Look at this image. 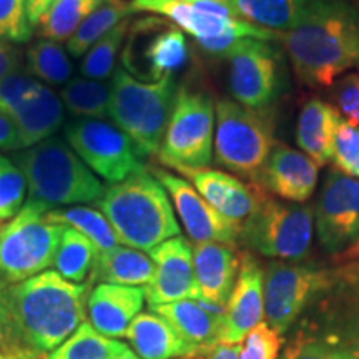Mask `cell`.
<instances>
[{"instance_id":"obj_36","label":"cell","mask_w":359,"mask_h":359,"mask_svg":"<svg viewBox=\"0 0 359 359\" xmlns=\"http://www.w3.org/2000/svg\"><path fill=\"white\" fill-rule=\"evenodd\" d=\"M132 19H125L118 25L114 27L109 34H105L98 42L87 52L82 60L80 72L90 80L110 79L115 74L116 55L122 50L125 39H127Z\"/></svg>"},{"instance_id":"obj_35","label":"cell","mask_w":359,"mask_h":359,"mask_svg":"<svg viewBox=\"0 0 359 359\" xmlns=\"http://www.w3.org/2000/svg\"><path fill=\"white\" fill-rule=\"evenodd\" d=\"M110 87L98 80L75 79L62 90V103L77 116L98 120L109 116Z\"/></svg>"},{"instance_id":"obj_23","label":"cell","mask_w":359,"mask_h":359,"mask_svg":"<svg viewBox=\"0 0 359 359\" xmlns=\"http://www.w3.org/2000/svg\"><path fill=\"white\" fill-rule=\"evenodd\" d=\"M143 304V288L98 283L90 291L87 302L88 323L97 333L107 338H125L130 323L142 313Z\"/></svg>"},{"instance_id":"obj_32","label":"cell","mask_w":359,"mask_h":359,"mask_svg":"<svg viewBox=\"0 0 359 359\" xmlns=\"http://www.w3.org/2000/svg\"><path fill=\"white\" fill-rule=\"evenodd\" d=\"M107 2L109 0H58L39 22L40 35L43 40H52L57 43L65 40L69 42L90 13L105 6Z\"/></svg>"},{"instance_id":"obj_4","label":"cell","mask_w":359,"mask_h":359,"mask_svg":"<svg viewBox=\"0 0 359 359\" xmlns=\"http://www.w3.org/2000/svg\"><path fill=\"white\" fill-rule=\"evenodd\" d=\"M15 165L24 173L29 200L50 208L64 205L97 203L105 187L69 143L48 138L15 155Z\"/></svg>"},{"instance_id":"obj_28","label":"cell","mask_w":359,"mask_h":359,"mask_svg":"<svg viewBox=\"0 0 359 359\" xmlns=\"http://www.w3.org/2000/svg\"><path fill=\"white\" fill-rule=\"evenodd\" d=\"M231 15L273 32L294 29L316 0H218Z\"/></svg>"},{"instance_id":"obj_33","label":"cell","mask_w":359,"mask_h":359,"mask_svg":"<svg viewBox=\"0 0 359 359\" xmlns=\"http://www.w3.org/2000/svg\"><path fill=\"white\" fill-rule=\"evenodd\" d=\"M133 13L137 12L133 11L130 2H107L105 6L97 8L82 22L77 32L72 35V39L67 42V50L74 57L83 55L103 35L109 34L120 22L130 19V15H133Z\"/></svg>"},{"instance_id":"obj_46","label":"cell","mask_w":359,"mask_h":359,"mask_svg":"<svg viewBox=\"0 0 359 359\" xmlns=\"http://www.w3.org/2000/svg\"><path fill=\"white\" fill-rule=\"evenodd\" d=\"M58 0H27V11L32 27H37L42 17L55 6Z\"/></svg>"},{"instance_id":"obj_21","label":"cell","mask_w":359,"mask_h":359,"mask_svg":"<svg viewBox=\"0 0 359 359\" xmlns=\"http://www.w3.org/2000/svg\"><path fill=\"white\" fill-rule=\"evenodd\" d=\"M320 167L306 154L276 142L264 165L259 187L269 196L291 203H306L316 191Z\"/></svg>"},{"instance_id":"obj_11","label":"cell","mask_w":359,"mask_h":359,"mask_svg":"<svg viewBox=\"0 0 359 359\" xmlns=\"http://www.w3.org/2000/svg\"><path fill=\"white\" fill-rule=\"evenodd\" d=\"M285 57L278 42L241 39L226 55L233 100L251 110H271L288 82Z\"/></svg>"},{"instance_id":"obj_25","label":"cell","mask_w":359,"mask_h":359,"mask_svg":"<svg viewBox=\"0 0 359 359\" xmlns=\"http://www.w3.org/2000/svg\"><path fill=\"white\" fill-rule=\"evenodd\" d=\"M341 120L333 103L323 98H309L303 103L296 122V143L318 167L331 163L334 151V135Z\"/></svg>"},{"instance_id":"obj_38","label":"cell","mask_w":359,"mask_h":359,"mask_svg":"<svg viewBox=\"0 0 359 359\" xmlns=\"http://www.w3.org/2000/svg\"><path fill=\"white\" fill-rule=\"evenodd\" d=\"M27 182L20 168L0 155V223L12 219L24 206Z\"/></svg>"},{"instance_id":"obj_50","label":"cell","mask_w":359,"mask_h":359,"mask_svg":"<svg viewBox=\"0 0 359 359\" xmlns=\"http://www.w3.org/2000/svg\"><path fill=\"white\" fill-rule=\"evenodd\" d=\"M114 359H140V358H138L137 354L132 351V348H128L127 344H125V346L122 348V351H120L118 354H115Z\"/></svg>"},{"instance_id":"obj_19","label":"cell","mask_w":359,"mask_h":359,"mask_svg":"<svg viewBox=\"0 0 359 359\" xmlns=\"http://www.w3.org/2000/svg\"><path fill=\"white\" fill-rule=\"evenodd\" d=\"M264 269L248 251L240 253V269L224 306L223 343L241 344L264 318Z\"/></svg>"},{"instance_id":"obj_20","label":"cell","mask_w":359,"mask_h":359,"mask_svg":"<svg viewBox=\"0 0 359 359\" xmlns=\"http://www.w3.org/2000/svg\"><path fill=\"white\" fill-rule=\"evenodd\" d=\"M173 170L188 180L218 213L238 224H243L258 208L259 201L268 195L263 188L248 185L228 172L187 167Z\"/></svg>"},{"instance_id":"obj_27","label":"cell","mask_w":359,"mask_h":359,"mask_svg":"<svg viewBox=\"0 0 359 359\" xmlns=\"http://www.w3.org/2000/svg\"><path fill=\"white\" fill-rule=\"evenodd\" d=\"M64 103L55 92L43 87L8 118L15 125V150H27L52 137L64 122Z\"/></svg>"},{"instance_id":"obj_31","label":"cell","mask_w":359,"mask_h":359,"mask_svg":"<svg viewBox=\"0 0 359 359\" xmlns=\"http://www.w3.org/2000/svg\"><path fill=\"white\" fill-rule=\"evenodd\" d=\"M98 250L82 233L64 226L53 266L55 271L72 283H87L95 266Z\"/></svg>"},{"instance_id":"obj_12","label":"cell","mask_w":359,"mask_h":359,"mask_svg":"<svg viewBox=\"0 0 359 359\" xmlns=\"http://www.w3.org/2000/svg\"><path fill=\"white\" fill-rule=\"evenodd\" d=\"M334 268L313 263L271 262L264 268V318L285 336L327 290Z\"/></svg>"},{"instance_id":"obj_9","label":"cell","mask_w":359,"mask_h":359,"mask_svg":"<svg viewBox=\"0 0 359 359\" xmlns=\"http://www.w3.org/2000/svg\"><path fill=\"white\" fill-rule=\"evenodd\" d=\"M331 285L294 326L308 331L341 359H359V263H334Z\"/></svg>"},{"instance_id":"obj_22","label":"cell","mask_w":359,"mask_h":359,"mask_svg":"<svg viewBox=\"0 0 359 359\" xmlns=\"http://www.w3.org/2000/svg\"><path fill=\"white\" fill-rule=\"evenodd\" d=\"M151 311L167 320L180 338L193 349L195 358H203L217 344L223 343L224 308L201 299L151 306Z\"/></svg>"},{"instance_id":"obj_6","label":"cell","mask_w":359,"mask_h":359,"mask_svg":"<svg viewBox=\"0 0 359 359\" xmlns=\"http://www.w3.org/2000/svg\"><path fill=\"white\" fill-rule=\"evenodd\" d=\"M175 77L145 83L122 67L110 85L109 116L132 140L140 155H158L177 98Z\"/></svg>"},{"instance_id":"obj_47","label":"cell","mask_w":359,"mask_h":359,"mask_svg":"<svg viewBox=\"0 0 359 359\" xmlns=\"http://www.w3.org/2000/svg\"><path fill=\"white\" fill-rule=\"evenodd\" d=\"M203 359H240V346L238 344L219 343Z\"/></svg>"},{"instance_id":"obj_30","label":"cell","mask_w":359,"mask_h":359,"mask_svg":"<svg viewBox=\"0 0 359 359\" xmlns=\"http://www.w3.org/2000/svg\"><path fill=\"white\" fill-rule=\"evenodd\" d=\"M47 219L82 233L95 245L98 253H105L118 246L114 228L100 210L80 205L70 206V208H52L47 212Z\"/></svg>"},{"instance_id":"obj_52","label":"cell","mask_w":359,"mask_h":359,"mask_svg":"<svg viewBox=\"0 0 359 359\" xmlns=\"http://www.w3.org/2000/svg\"><path fill=\"white\" fill-rule=\"evenodd\" d=\"M178 2H190V4H195V2H201V0H178Z\"/></svg>"},{"instance_id":"obj_29","label":"cell","mask_w":359,"mask_h":359,"mask_svg":"<svg viewBox=\"0 0 359 359\" xmlns=\"http://www.w3.org/2000/svg\"><path fill=\"white\" fill-rule=\"evenodd\" d=\"M154 275L155 263L148 255L130 246H115L114 250L98 253L88 283L90 285L109 283V285L143 288L150 285Z\"/></svg>"},{"instance_id":"obj_7","label":"cell","mask_w":359,"mask_h":359,"mask_svg":"<svg viewBox=\"0 0 359 359\" xmlns=\"http://www.w3.org/2000/svg\"><path fill=\"white\" fill-rule=\"evenodd\" d=\"M50 206L27 200L19 215L0 223V285L25 281L47 271L55 259L64 224L47 219Z\"/></svg>"},{"instance_id":"obj_37","label":"cell","mask_w":359,"mask_h":359,"mask_svg":"<svg viewBox=\"0 0 359 359\" xmlns=\"http://www.w3.org/2000/svg\"><path fill=\"white\" fill-rule=\"evenodd\" d=\"M29 72L45 82L60 85L72 75V62L64 48L52 40H39L27 50Z\"/></svg>"},{"instance_id":"obj_1","label":"cell","mask_w":359,"mask_h":359,"mask_svg":"<svg viewBox=\"0 0 359 359\" xmlns=\"http://www.w3.org/2000/svg\"><path fill=\"white\" fill-rule=\"evenodd\" d=\"M92 285L72 283L57 271H43L4 288V353L43 359L65 343L87 318Z\"/></svg>"},{"instance_id":"obj_14","label":"cell","mask_w":359,"mask_h":359,"mask_svg":"<svg viewBox=\"0 0 359 359\" xmlns=\"http://www.w3.org/2000/svg\"><path fill=\"white\" fill-rule=\"evenodd\" d=\"M130 4L135 12H148L170 20L196 42L240 39L278 42L280 34L238 19L218 0H201L195 4L178 0H130Z\"/></svg>"},{"instance_id":"obj_40","label":"cell","mask_w":359,"mask_h":359,"mask_svg":"<svg viewBox=\"0 0 359 359\" xmlns=\"http://www.w3.org/2000/svg\"><path fill=\"white\" fill-rule=\"evenodd\" d=\"M27 0H0V40L25 43L32 37Z\"/></svg>"},{"instance_id":"obj_51","label":"cell","mask_w":359,"mask_h":359,"mask_svg":"<svg viewBox=\"0 0 359 359\" xmlns=\"http://www.w3.org/2000/svg\"><path fill=\"white\" fill-rule=\"evenodd\" d=\"M0 359H24V358H19V356H15V354H11V353L0 351Z\"/></svg>"},{"instance_id":"obj_8","label":"cell","mask_w":359,"mask_h":359,"mask_svg":"<svg viewBox=\"0 0 359 359\" xmlns=\"http://www.w3.org/2000/svg\"><path fill=\"white\" fill-rule=\"evenodd\" d=\"M314 233V210L266 195L241 224L240 243L275 262H302L309 255Z\"/></svg>"},{"instance_id":"obj_44","label":"cell","mask_w":359,"mask_h":359,"mask_svg":"<svg viewBox=\"0 0 359 359\" xmlns=\"http://www.w3.org/2000/svg\"><path fill=\"white\" fill-rule=\"evenodd\" d=\"M17 67H19V52L7 42L0 40V80L13 74Z\"/></svg>"},{"instance_id":"obj_16","label":"cell","mask_w":359,"mask_h":359,"mask_svg":"<svg viewBox=\"0 0 359 359\" xmlns=\"http://www.w3.org/2000/svg\"><path fill=\"white\" fill-rule=\"evenodd\" d=\"M314 230L318 243L330 255H339L359 240V180L333 168L323 182Z\"/></svg>"},{"instance_id":"obj_54","label":"cell","mask_w":359,"mask_h":359,"mask_svg":"<svg viewBox=\"0 0 359 359\" xmlns=\"http://www.w3.org/2000/svg\"><path fill=\"white\" fill-rule=\"evenodd\" d=\"M356 2H358V4H359V0H356Z\"/></svg>"},{"instance_id":"obj_5","label":"cell","mask_w":359,"mask_h":359,"mask_svg":"<svg viewBox=\"0 0 359 359\" xmlns=\"http://www.w3.org/2000/svg\"><path fill=\"white\" fill-rule=\"evenodd\" d=\"M215 114V161L248 185L259 187L264 165L276 143L273 111L251 110L233 98H219Z\"/></svg>"},{"instance_id":"obj_10","label":"cell","mask_w":359,"mask_h":359,"mask_svg":"<svg viewBox=\"0 0 359 359\" xmlns=\"http://www.w3.org/2000/svg\"><path fill=\"white\" fill-rule=\"evenodd\" d=\"M215 103L203 90L182 87L161 142L158 158L168 168H208L213 160Z\"/></svg>"},{"instance_id":"obj_3","label":"cell","mask_w":359,"mask_h":359,"mask_svg":"<svg viewBox=\"0 0 359 359\" xmlns=\"http://www.w3.org/2000/svg\"><path fill=\"white\" fill-rule=\"evenodd\" d=\"M95 205L109 219L118 243L130 248L151 251L182 233L170 195L145 168L107 187Z\"/></svg>"},{"instance_id":"obj_45","label":"cell","mask_w":359,"mask_h":359,"mask_svg":"<svg viewBox=\"0 0 359 359\" xmlns=\"http://www.w3.org/2000/svg\"><path fill=\"white\" fill-rule=\"evenodd\" d=\"M17 147V130L15 125L7 115L0 114V148L4 150H15Z\"/></svg>"},{"instance_id":"obj_2","label":"cell","mask_w":359,"mask_h":359,"mask_svg":"<svg viewBox=\"0 0 359 359\" xmlns=\"http://www.w3.org/2000/svg\"><path fill=\"white\" fill-rule=\"evenodd\" d=\"M296 79L304 87L330 88L359 72V4L316 0L294 29L278 34Z\"/></svg>"},{"instance_id":"obj_24","label":"cell","mask_w":359,"mask_h":359,"mask_svg":"<svg viewBox=\"0 0 359 359\" xmlns=\"http://www.w3.org/2000/svg\"><path fill=\"white\" fill-rule=\"evenodd\" d=\"M193 266L201 302L226 306L240 269V251L224 243H195Z\"/></svg>"},{"instance_id":"obj_49","label":"cell","mask_w":359,"mask_h":359,"mask_svg":"<svg viewBox=\"0 0 359 359\" xmlns=\"http://www.w3.org/2000/svg\"><path fill=\"white\" fill-rule=\"evenodd\" d=\"M6 343V314H4V286L0 285V351Z\"/></svg>"},{"instance_id":"obj_41","label":"cell","mask_w":359,"mask_h":359,"mask_svg":"<svg viewBox=\"0 0 359 359\" xmlns=\"http://www.w3.org/2000/svg\"><path fill=\"white\" fill-rule=\"evenodd\" d=\"M285 343V336L273 330L266 321H262L241 343L240 359H280Z\"/></svg>"},{"instance_id":"obj_17","label":"cell","mask_w":359,"mask_h":359,"mask_svg":"<svg viewBox=\"0 0 359 359\" xmlns=\"http://www.w3.org/2000/svg\"><path fill=\"white\" fill-rule=\"evenodd\" d=\"M151 173L172 196L175 212L195 243H224L235 246L240 241L241 224L224 218L206 201L188 180L154 168Z\"/></svg>"},{"instance_id":"obj_39","label":"cell","mask_w":359,"mask_h":359,"mask_svg":"<svg viewBox=\"0 0 359 359\" xmlns=\"http://www.w3.org/2000/svg\"><path fill=\"white\" fill-rule=\"evenodd\" d=\"M333 165L338 172L359 180V127L339 120L334 135Z\"/></svg>"},{"instance_id":"obj_26","label":"cell","mask_w":359,"mask_h":359,"mask_svg":"<svg viewBox=\"0 0 359 359\" xmlns=\"http://www.w3.org/2000/svg\"><path fill=\"white\" fill-rule=\"evenodd\" d=\"M132 351L140 359L195 358L193 349L180 338L167 320L155 311H142L125 333Z\"/></svg>"},{"instance_id":"obj_18","label":"cell","mask_w":359,"mask_h":359,"mask_svg":"<svg viewBox=\"0 0 359 359\" xmlns=\"http://www.w3.org/2000/svg\"><path fill=\"white\" fill-rule=\"evenodd\" d=\"M155 275L150 285L143 286L145 299L151 306L200 299L193 266V246L183 236H175L150 251Z\"/></svg>"},{"instance_id":"obj_42","label":"cell","mask_w":359,"mask_h":359,"mask_svg":"<svg viewBox=\"0 0 359 359\" xmlns=\"http://www.w3.org/2000/svg\"><path fill=\"white\" fill-rule=\"evenodd\" d=\"M42 85L35 82L34 79L27 77L22 74L7 75L6 79L0 80V114L12 115L19 107L29 102Z\"/></svg>"},{"instance_id":"obj_48","label":"cell","mask_w":359,"mask_h":359,"mask_svg":"<svg viewBox=\"0 0 359 359\" xmlns=\"http://www.w3.org/2000/svg\"><path fill=\"white\" fill-rule=\"evenodd\" d=\"M334 263H359V240L343 253L336 255Z\"/></svg>"},{"instance_id":"obj_13","label":"cell","mask_w":359,"mask_h":359,"mask_svg":"<svg viewBox=\"0 0 359 359\" xmlns=\"http://www.w3.org/2000/svg\"><path fill=\"white\" fill-rule=\"evenodd\" d=\"M120 60L122 69L140 82L173 77L188 60L185 32L163 17L132 20Z\"/></svg>"},{"instance_id":"obj_34","label":"cell","mask_w":359,"mask_h":359,"mask_svg":"<svg viewBox=\"0 0 359 359\" xmlns=\"http://www.w3.org/2000/svg\"><path fill=\"white\" fill-rule=\"evenodd\" d=\"M125 344L97 333L88 321L43 359H114Z\"/></svg>"},{"instance_id":"obj_43","label":"cell","mask_w":359,"mask_h":359,"mask_svg":"<svg viewBox=\"0 0 359 359\" xmlns=\"http://www.w3.org/2000/svg\"><path fill=\"white\" fill-rule=\"evenodd\" d=\"M333 98L341 118L359 127V72H349L333 85Z\"/></svg>"},{"instance_id":"obj_53","label":"cell","mask_w":359,"mask_h":359,"mask_svg":"<svg viewBox=\"0 0 359 359\" xmlns=\"http://www.w3.org/2000/svg\"><path fill=\"white\" fill-rule=\"evenodd\" d=\"M109 2H114V4H116V2H125V0H109Z\"/></svg>"},{"instance_id":"obj_15","label":"cell","mask_w":359,"mask_h":359,"mask_svg":"<svg viewBox=\"0 0 359 359\" xmlns=\"http://www.w3.org/2000/svg\"><path fill=\"white\" fill-rule=\"evenodd\" d=\"M65 135L79 158L111 185L145 168L132 140L114 125L83 118L70 123Z\"/></svg>"}]
</instances>
